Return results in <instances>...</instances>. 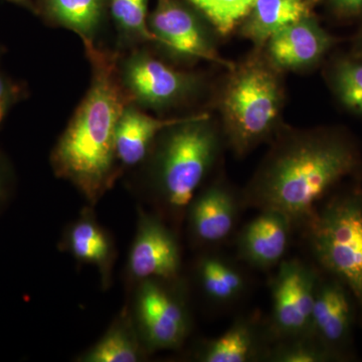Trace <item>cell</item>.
Segmentation results:
<instances>
[{
	"mask_svg": "<svg viewBox=\"0 0 362 362\" xmlns=\"http://www.w3.org/2000/svg\"><path fill=\"white\" fill-rule=\"evenodd\" d=\"M307 1L310 2V4H312V6H313V4H316V2H319V1H320V0H307Z\"/></svg>",
	"mask_w": 362,
	"mask_h": 362,
	"instance_id": "f546056e",
	"label": "cell"
},
{
	"mask_svg": "<svg viewBox=\"0 0 362 362\" xmlns=\"http://www.w3.org/2000/svg\"><path fill=\"white\" fill-rule=\"evenodd\" d=\"M313 14L286 26L266 42V59L278 71L316 66L337 44Z\"/></svg>",
	"mask_w": 362,
	"mask_h": 362,
	"instance_id": "7c38bea8",
	"label": "cell"
},
{
	"mask_svg": "<svg viewBox=\"0 0 362 362\" xmlns=\"http://www.w3.org/2000/svg\"><path fill=\"white\" fill-rule=\"evenodd\" d=\"M274 341L268 322L257 315L240 316L225 333L202 342L197 350L202 362L267 361Z\"/></svg>",
	"mask_w": 362,
	"mask_h": 362,
	"instance_id": "9a60e30c",
	"label": "cell"
},
{
	"mask_svg": "<svg viewBox=\"0 0 362 362\" xmlns=\"http://www.w3.org/2000/svg\"><path fill=\"white\" fill-rule=\"evenodd\" d=\"M187 118H154L133 107H126L117 124V159L124 165H136L147 156L150 145L161 131H165Z\"/></svg>",
	"mask_w": 362,
	"mask_h": 362,
	"instance_id": "2e32d148",
	"label": "cell"
},
{
	"mask_svg": "<svg viewBox=\"0 0 362 362\" xmlns=\"http://www.w3.org/2000/svg\"><path fill=\"white\" fill-rule=\"evenodd\" d=\"M319 269L300 259H283L272 284L274 340L311 333Z\"/></svg>",
	"mask_w": 362,
	"mask_h": 362,
	"instance_id": "52a82bcc",
	"label": "cell"
},
{
	"mask_svg": "<svg viewBox=\"0 0 362 362\" xmlns=\"http://www.w3.org/2000/svg\"><path fill=\"white\" fill-rule=\"evenodd\" d=\"M123 82L138 103L156 110L180 103L197 89L192 74L175 70L146 54H135L126 61Z\"/></svg>",
	"mask_w": 362,
	"mask_h": 362,
	"instance_id": "30bf717a",
	"label": "cell"
},
{
	"mask_svg": "<svg viewBox=\"0 0 362 362\" xmlns=\"http://www.w3.org/2000/svg\"><path fill=\"white\" fill-rule=\"evenodd\" d=\"M147 6L148 0H111L112 16L121 30L140 39L157 42L149 28Z\"/></svg>",
	"mask_w": 362,
	"mask_h": 362,
	"instance_id": "d4e9b609",
	"label": "cell"
},
{
	"mask_svg": "<svg viewBox=\"0 0 362 362\" xmlns=\"http://www.w3.org/2000/svg\"><path fill=\"white\" fill-rule=\"evenodd\" d=\"M197 275L202 292L218 304L238 301L247 288L246 275L242 269L218 255L209 254L199 259Z\"/></svg>",
	"mask_w": 362,
	"mask_h": 362,
	"instance_id": "d6986e66",
	"label": "cell"
},
{
	"mask_svg": "<svg viewBox=\"0 0 362 362\" xmlns=\"http://www.w3.org/2000/svg\"><path fill=\"white\" fill-rule=\"evenodd\" d=\"M65 246L78 262L96 267L101 274L103 284L108 285L115 250L110 235L89 211L83 214L70 226L66 232Z\"/></svg>",
	"mask_w": 362,
	"mask_h": 362,
	"instance_id": "ac0fdd59",
	"label": "cell"
},
{
	"mask_svg": "<svg viewBox=\"0 0 362 362\" xmlns=\"http://www.w3.org/2000/svg\"><path fill=\"white\" fill-rule=\"evenodd\" d=\"M44 6L49 18L78 33L86 45L92 44L103 20L105 0H44Z\"/></svg>",
	"mask_w": 362,
	"mask_h": 362,
	"instance_id": "44dd1931",
	"label": "cell"
},
{
	"mask_svg": "<svg viewBox=\"0 0 362 362\" xmlns=\"http://www.w3.org/2000/svg\"><path fill=\"white\" fill-rule=\"evenodd\" d=\"M327 76L339 104L347 111L362 116V54L335 59Z\"/></svg>",
	"mask_w": 362,
	"mask_h": 362,
	"instance_id": "7402d4cb",
	"label": "cell"
},
{
	"mask_svg": "<svg viewBox=\"0 0 362 362\" xmlns=\"http://www.w3.org/2000/svg\"><path fill=\"white\" fill-rule=\"evenodd\" d=\"M237 237L238 257L257 270H269L285 259L295 226L276 211H259Z\"/></svg>",
	"mask_w": 362,
	"mask_h": 362,
	"instance_id": "5bb4252c",
	"label": "cell"
},
{
	"mask_svg": "<svg viewBox=\"0 0 362 362\" xmlns=\"http://www.w3.org/2000/svg\"><path fill=\"white\" fill-rule=\"evenodd\" d=\"M359 54H362V52H359Z\"/></svg>",
	"mask_w": 362,
	"mask_h": 362,
	"instance_id": "4dcf8cb0",
	"label": "cell"
},
{
	"mask_svg": "<svg viewBox=\"0 0 362 362\" xmlns=\"http://www.w3.org/2000/svg\"><path fill=\"white\" fill-rule=\"evenodd\" d=\"M11 89L9 88L8 84L6 82L4 78L0 76V123L4 120V116L11 104Z\"/></svg>",
	"mask_w": 362,
	"mask_h": 362,
	"instance_id": "4316f807",
	"label": "cell"
},
{
	"mask_svg": "<svg viewBox=\"0 0 362 362\" xmlns=\"http://www.w3.org/2000/svg\"><path fill=\"white\" fill-rule=\"evenodd\" d=\"M331 11L341 20L362 16V0H327Z\"/></svg>",
	"mask_w": 362,
	"mask_h": 362,
	"instance_id": "484cf974",
	"label": "cell"
},
{
	"mask_svg": "<svg viewBox=\"0 0 362 362\" xmlns=\"http://www.w3.org/2000/svg\"><path fill=\"white\" fill-rule=\"evenodd\" d=\"M176 283L156 279L140 282L134 324L147 351L180 349L189 335V311Z\"/></svg>",
	"mask_w": 362,
	"mask_h": 362,
	"instance_id": "8992f818",
	"label": "cell"
},
{
	"mask_svg": "<svg viewBox=\"0 0 362 362\" xmlns=\"http://www.w3.org/2000/svg\"><path fill=\"white\" fill-rule=\"evenodd\" d=\"M86 47L94 69L92 84L52 152V163L57 175L70 180L94 204L114 180L117 124L128 105L115 59L93 44Z\"/></svg>",
	"mask_w": 362,
	"mask_h": 362,
	"instance_id": "7a4b0ae2",
	"label": "cell"
},
{
	"mask_svg": "<svg viewBox=\"0 0 362 362\" xmlns=\"http://www.w3.org/2000/svg\"><path fill=\"white\" fill-rule=\"evenodd\" d=\"M358 311L351 293L338 279L319 270L311 333L337 357L354 359V333Z\"/></svg>",
	"mask_w": 362,
	"mask_h": 362,
	"instance_id": "ba28073f",
	"label": "cell"
},
{
	"mask_svg": "<svg viewBox=\"0 0 362 362\" xmlns=\"http://www.w3.org/2000/svg\"><path fill=\"white\" fill-rule=\"evenodd\" d=\"M220 35H230L242 23L255 0H188Z\"/></svg>",
	"mask_w": 362,
	"mask_h": 362,
	"instance_id": "cb8c5ba5",
	"label": "cell"
},
{
	"mask_svg": "<svg viewBox=\"0 0 362 362\" xmlns=\"http://www.w3.org/2000/svg\"><path fill=\"white\" fill-rule=\"evenodd\" d=\"M267 361L335 362L338 359L312 333H306L274 340Z\"/></svg>",
	"mask_w": 362,
	"mask_h": 362,
	"instance_id": "603a6c76",
	"label": "cell"
},
{
	"mask_svg": "<svg viewBox=\"0 0 362 362\" xmlns=\"http://www.w3.org/2000/svg\"><path fill=\"white\" fill-rule=\"evenodd\" d=\"M240 209V195L223 182H216L195 195L187 216L192 238L202 246L223 244L235 232Z\"/></svg>",
	"mask_w": 362,
	"mask_h": 362,
	"instance_id": "4fadbf2b",
	"label": "cell"
},
{
	"mask_svg": "<svg viewBox=\"0 0 362 362\" xmlns=\"http://www.w3.org/2000/svg\"><path fill=\"white\" fill-rule=\"evenodd\" d=\"M361 173V149L346 131L288 132L276 138L240 201L244 209L283 214L301 230L343 181Z\"/></svg>",
	"mask_w": 362,
	"mask_h": 362,
	"instance_id": "6da1fadb",
	"label": "cell"
},
{
	"mask_svg": "<svg viewBox=\"0 0 362 362\" xmlns=\"http://www.w3.org/2000/svg\"><path fill=\"white\" fill-rule=\"evenodd\" d=\"M7 194H8V180H7L6 168L0 159V207L4 206Z\"/></svg>",
	"mask_w": 362,
	"mask_h": 362,
	"instance_id": "83f0119b",
	"label": "cell"
},
{
	"mask_svg": "<svg viewBox=\"0 0 362 362\" xmlns=\"http://www.w3.org/2000/svg\"><path fill=\"white\" fill-rule=\"evenodd\" d=\"M223 133L207 114L187 117L166 129L156 160V190L171 218L187 214L190 202L218 160Z\"/></svg>",
	"mask_w": 362,
	"mask_h": 362,
	"instance_id": "5b68a950",
	"label": "cell"
},
{
	"mask_svg": "<svg viewBox=\"0 0 362 362\" xmlns=\"http://www.w3.org/2000/svg\"><path fill=\"white\" fill-rule=\"evenodd\" d=\"M9 1L16 2V4H21V6L28 7V8H33L32 4L30 0H9Z\"/></svg>",
	"mask_w": 362,
	"mask_h": 362,
	"instance_id": "f1b7e54d",
	"label": "cell"
},
{
	"mask_svg": "<svg viewBox=\"0 0 362 362\" xmlns=\"http://www.w3.org/2000/svg\"><path fill=\"white\" fill-rule=\"evenodd\" d=\"M144 345L129 313L124 311L103 337L78 357L83 362H137L144 358Z\"/></svg>",
	"mask_w": 362,
	"mask_h": 362,
	"instance_id": "ffe728a7",
	"label": "cell"
},
{
	"mask_svg": "<svg viewBox=\"0 0 362 362\" xmlns=\"http://www.w3.org/2000/svg\"><path fill=\"white\" fill-rule=\"evenodd\" d=\"M128 269L140 282L150 279L175 281L180 278V244L175 233L159 216L140 211Z\"/></svg>",
	"mask_w": 362,
	"mask_h": 362,
	"instance_id": "8fae6325",
	"label": "cell"
},
{
	"mask_svg": "<svg viewBox=\"0 0 362 362\" xmlns=\"http://www.w3.org/2000/svg\"><path fill=\"white\" fill-rule=\"evenodd\" d=\"M328 195L301 230L319 270L351 293L362 325V181Z\"/></svg>",
	"mask_w": 362,
	"mask_h": 362,
	"instance_id": "3957f363",
	"label": "cell"
},
{
	"mask_svg": "<svg viewBox=\"0 0 362 362\" xmlns=\"http://www.w3.org/2000/svg\"><path fill=\"white\" fill-rule=\"evenodd\" d=\"M307 0H255L243 21L240 33L258 47H264L275 33L310 16Z\"/></svg>",
	"mask_w": 362,
	"mask_h": 362,
	"instance_id": "e0dca14e",
	"label": "cell"
},
{
	"mask_svg": "<svg viewBox=\"0 0 362 362\" xmlns=\"http://www.w3.org/2000/svg\"><path fill=\"white\" fill-rule=\"evenodd\" d=\"M148 25L157 44L176 56L213 62L228 70L235 66L218 54L199 16L177 0H156Z\"/></svg>",
	"mask_w": 362,
	"mask_h": 362,
	"instance_id": "9c48e42d",
	"label": "cell"
},
{
	"mask_svg": "<svg viewBox=\"0 0 362 362\" xmlns=\"http://www.w3.org/2000/svg\"><path fill=\"white\" fill-rule=\"evenodd\" d=\"M221 97L223 135L243 157L273 135L284 104L279 74L266 59L255 57L230 69Z\"/></svg>",
	"mask_w": 362,
	"mask_h": 362,
	"instance_id": "277c9868",
	"label": "cell"
}]
</instances>
